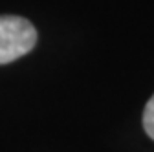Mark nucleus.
I'll return each mask as SVG.
<instances>
[{"mask_svg": "<svg viewBox=\"0 0 154 152\" xmlns=\"http://www.w3.org/2000/svg\"><path fill=\"white\" fill-rule=\"evenodd\" d=\"M37 44V29L24 17L0 15V64H9Z\"/></svg>", "mask_w": 154, "mask_h": 152, "instance_id": "f257e3e1", "label": "nucleus"}, {"mask_svg": "<svg viewBox=\"0 0 154 152\" xmlns=\"http://www.w3.org/2000/svg\"><path fill=\"white\" fill-rule=\"evenodd\" d=\"M143 128L150 139H154V96L149 99L145 110H143Z\"/></svg>", "mask_w": 154, "mask_h": 152, "instance_id": "f03ea898", "label": "nucleus"}]
</instances>
